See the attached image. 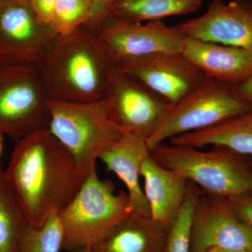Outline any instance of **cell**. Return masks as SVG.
<instances>
[{"label":"cell","instance_id":"cell-26","mask_svg":"<svg viewBox=\"0 0 252 252\" xmlns=\"http://www.w3.org/2000/svg\"><path fill=\"white\" fill-rule=\"evenodd\" d=\"M56 1L57 0H28L32 9L39 20L50 26L52 21L53 13Z\"/></svg>","mask_w":252,"mask_h":252},{"label":"cell","instance_id":"cell-4","mask_svg":"<svg viewBox=\"0 0 252 252\" xmlns=\"http://www.w3.org/2000/svg\"><path fill=\"white\" fill-rule=\"evenodd\" d=\"M132 212L127 193H116L112 182L93 172L59 212L63 250L94 248Z\"/></svg>","mask_w":252,"mask_h":252},{"label":"cell","instance_id":"cell-7","mask_svg":"<svg viewBox=\"0 0 252 252\" xmlns=\"http://www.w3.org/2000/svg\"><path fill=\"white\" fill-rule=\"evenodd\" d=\"M50 99L36 65L0 66V132L16 140L49 129Z\"/></svg>","mask_w":252,"mask_h":252},{"label":"cell","instance_id":"cell-1","mask_svg":"<svg viewBox=\"0 0 252 252\" xmlns=\"http://www.w3.org/2000/svg\"><path fill=\"white\" fill-rule=\"evenodd\" d=\"M4 172L33 228L59 215L86 180L72 154L49 129L16 140Z\"/></svg>","mask_w":252,"mask_h":252},{"label":"cell","instance_id":"cell-2","mask_svg":"<svg viewBox=\"0 0 252 252\" xmlns=\"http://www.w3.org/2000/svg\"><path fill=\"white\" fill-rule=\"evenodd\" d=\"M50 100L85 103L105 98L115 59L86 25L59 34L36 64Z\"/></svg>","mask_w":252,"mask_h":252},{"label":"cell","instance_id":"cell-19","mask_svg":"<svg viewBox=\"0 0 252 252\" xmlns=\"http://www.w3.org/2000/svg\"><path fill=\"white\" fill-rule=\"evenodd\" d=\"M203 0H135L116 2L110 15L133 23L162 20L170 16L190 14L201 7Z\"/></svg>","mask_w":252,"mask_h":252},{"label":"cell","instance_id":"cell-27","mask_svg":"<svg viewBox=\"0 0 252 252\" xmlns=\"http://www.w3.org/2000/svg\"><path fill=\"white\" fill-rule=\"evenodd\" d=\"M235 89L239 95L252 105V77Z\"/></svg>","mask_w":252,"mask_h":252},{"label":"cell","instance_id":"cell-23","mask_svg":"<svg viewBox=\"0 0 252 252\" xmlns=\"http://www.w3.org/2000/svg\"><path fill=\"white\" fill-rule=\"evenodd\" d=\"M94 0H57L51 27L58 34H65L86 25Z\"/></svg>","mask_w":252,"mask_h":252},{"label":"cell","instance_id":"cell-6","mask_svg":"<svg viewBox=\"0 0 252 252\" xmlns=\"http://www.w3.org/2000/svg\"><path fill=\"white\" fill-rule=\"evenodd\" d=\"M252 108L236 89L206 78L174 104L160 125L147 139L149 151L177 136L213 127Z\"/></svg>","mask_w":252,"mask_h":252},{"label":"cell","instance_id":"cell-14","mask_svg":"<svg viewBox=\"0 0 252 252\" xmlns=\"http://www.w3.org/2000/svg\"><path fill=\"white\" fill-rule=\"evenodd\" d=\"M182 54L207 77L236 88L252 77V53L186 36Z\"/></svg>","mask_w":252,"mask_h":252},{"label":"cell","instance_id":"cell-3","mask_svg":"<svg viewBox=\"0 0 252 252\" xmlns=\"http://www.w3.org/2000/svg\"><path fill=\"white\" fill-rule=\"evenodd\" d=\"M150 154L162 166L178 172L205 193L223 198L252 193L251 158L226 147L213 146L205 152L162 144Z\"/></svg>","mask_w":252,"mask_h":252},{"label":"cell","instance_id":"cell-30","mask_svg":"<svg viewBox=\"0 0 252 252\" xmlns=\"http://www.w3.org/2000/svg\"><path fill=\"white\" fill-rule=\"evenodd\" d=\"M3 134L0 132V169H1V156L2 153L3 149V140H4V137H3Z\"/></svg>","mask_w":252,"mask_h":252},{"label":"cell","instance_id":"cell-17","mask_svg":"<svg viewBox=\"0 0 252 252\" xmlns=\"http://www.w3.org/2000/svg\"><path fill=\"white\" fill-rule=\"evenodd\" d=\"M167 233L152 217L132 212L93 249L95 252H163Z\"/></svg>","mask_w":252,"mask_h":252},{"label":"cell","instance_id":"cell-5","mask_svg":"<svg viewBox=\"0 0 252 252\" xmlns=\"http://www.w3.org/2000/svg\"><path fill=\"white\" fill-rule=\"evenodd\" d=\"M49 130L70 152L86 178L97 160L126 132L111 115L107 98L85 103L49 100Z\"/></svg>","mask_w":252,"mask_h":252},{"label":"cell","instance_id":"cell-10","mask_svg":"<svg viewBox=\"0 0 252 252\" xmlns=\"http://www.w3.org/2000/svg\"><path fill=\"white\" fill-rule=\"evenodd\" d=\"M190 243V252L212 248L252 252V228L226 198L203 192L194 209Z\"/></svg>","mask_w":252,"mask_h":252},{"label":"cell","instance_id":"cell-20","mask_svg":"<svg viewBox=\"0 0 252 252\" xmlns=\"http://www.w3.org/2000/svg\"><path fill=\"white\" fill-rule=\"evenodd\" d=\"M29 225L22 205L0 169V252H19Z\"/></svg>","mask_w":252,"mask_h":252},{"label":"cell","instance_id":"cell-8","mask_svg":"<svg viewBox=\"0 0 252 252\" xmlns=\"http://www.w3.org/2000/svg\"><path fill=\"white\" fill-rule=\"evenodd\" d=\"M58 35L28 0H0V66L36 65Z\"/></svg>","mask_w":252,"mask_h":252},{"label":"cell","instance_id":"cell-21","mask_svg":"<svg viewBox=\"0 0 252 252\" xmlns=\"http://www.w3.org/2000/svg\"><path fill=\"white\" fill-rule=\"evenodd\" d=\"M203 190L189 182L188 191L180 213L168 230L163 252H190V226L195 205Z\"/></svg>","mask_w":252,"mask_h":252},{"label":"cell","instance_id":"cell-29","mask_svg":"<svg viewBox=\"0 0 252 252\" xmlns=\"http://www.w3.org/2000/svg\"><path fill=\"white\" fill-rule=\"evenodd\" d=\"M67 252H95L93 248H82L69 250Z\"/></svg>","mask_w":252,"mask_h":252},{"label":"cell","instance_id":"cell-31","mask_svg":"<svg viewBox=\"0 0 252 252\" xmlns=\"http://www.w3.org/2000/svg\"><path fill=\"white\" fill-rule=\"evenodd\" d=\"M135 1V0H114V3L116 2H122V1Z\"/></svg>","mask_w":252,"mask_h":252},{"label":"cell","instance_id":"cell-32","mask_svg":"<svg viewBox=\"0 0 252 252\" xmlns=\"http://www.w3.org/2000/svg\"><path fill=\"white\" fill-rule=\"evenodd\" d=\"M251 162H252V158H251Z\"/></svg>","mask_w":252,"mask_h":252},{"label":"cell","instance_id":"cell-13","mask_svg":"<svg viewBox=\"0 0 252 252\" xmlns=\"http://www.w3.org/2000/svg\"><path fill=\"white\" fill-rule=\"evenodd\" d=\"M186 36L234 46L252 53L251 0H212L198 17L177 25Z\"/></svg>","mask_w":252,"mask_h":252},{"label":"cell","instance_id":"cell-18","mask_svg":"<svg viewBox=\"0 0 252 252\" xmlns=\"http://www.w3.org/2000/svg\"><path fill=\"white\" fill-rule=\"evenodd\" d=\"M169 142L173 145L198 149L221 146L252 157V108L218 125L177 136Z\"/></svg>","mask_w":252,"mask_h":252},{"label":"cell","instance_id":"cell-9","mask_svg":"<svg viewBox=\"0 0 252 252\" xmlns=\"http://www.w3.org/2000/svg\"><path fill=\"white\" fill-rule=\"evenodd\" d=\"M106 98L114 122L126 133L149 138L172 105L135 78L119 70L113 74Z\"/></svg>","mask_w":252,"mask_h":252},{"label":"cell","instance_id":"cell-22","mask_svg":"<svg viewBox=\"0 0 252 252\" xmlns=\"http://www.w3.org/2000/svg\"><path fill=\"white\" fill-rule=\"evenodd\" d=\"M63 233L59 215H53L39 228L31 225L21 239L19 252H60L63 249Z\"/></svg>","mask_w":252,"mask_h":252},{"label":"cell","instance_id":"cell-28","mask_svg":"<svg viewBox=\"0 0 252 252\" xmlns=\"http://www.w3.org/2000/svg\"><path fill=\"white\" fill-rule=\"evenodd\" d=\"M205 252H248L245 251H240V250H225V249L221 248H212L210 250H207Z\"/></svg>","mask_w":252,"mask_h":252},{"label":"cell","instance_id":"cell-25","mask_svg":"<svg viewBox=\"0 0 252 252\" xmlns=\"http://www.w3.org/2000/svg\"><path fill=\"white\" fill-rule=\"evenodd\" d=\"M114 0H94L86 26L95 31L109 15Z\"/></svg>","mask_w":252,"mask_h":252},{"label":"cell","instance_id":"cell-11","mask_svg":"<svg viewBox=\"0 0 252 252\" xmlns=\"http://www.w3.org/2000/svg\"><path fill=\"white\" fill-rule=\"evenodd\" d=\"M119 72L135 78L174 105L206 78L182 53H159L116 61Z\"/></svg>","mask_w":252,"mask_h":252},{"label":"cell","instance_id":"cell-16","mask_svg":"<svg viewBox=\"0 0 252 252\" xmlns=\"http://www.w3.org/2000/svg\"><path fill=\"white\" fill-rule=\"evenodd\" d=\"M150 154L147 139L134 133H126L99 157L109 171L124 182L134 212L151 217L150 207L141 188V167Z\"/></svg>","mask_w":252,"mask_h":252},{"label":"cell","instance_id":"cell-15","mask_svg":"<svg viewBox=\"0 0 252 252\" xmlns=\"http://www.w3.org/2000/svg\"><path fill=\"white\" fill-rule=\"evenodd\" d=\"M140 175L151 217L168 231L185 203L189 181L175 170L162 166L150 154L142 164Z\"/></svg>","mask_w":252,"mask_h":252},{"label":"cell","instance_id":"cell-12","mask_svg":"<svg viewBox=\"0 0 252 252\" xmlns=\"http://www.w3.org/2000/svg\"><path fill=\"white\" fill-rule=\"evenodd\" d=\"M115 61L159 53H182L186 36L162 20L146 24L122 21L109 15L95 31Z\"/></svg>","mask_w":252,"mask_h":252},{"label":"cell","instance_id":"cell-24","mask_svg":"<svg viewBox=\"0 0 252 252\" xmlns=\"http://www.w3.org/2000/svg\"><path fill=\"white\" fill-rule=\"evenodd\" d=\"M225 198L238 216L252 228V193L238 194Z\"/></svg>","mask_w":252,"mask_h":252}]
</instances>
